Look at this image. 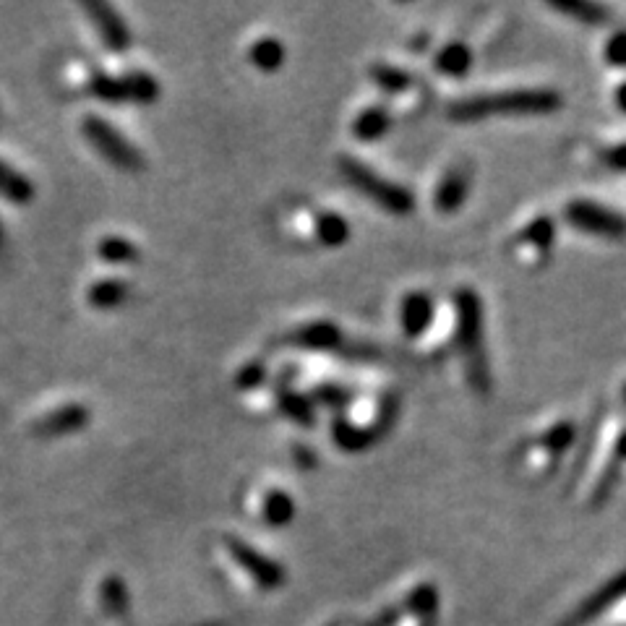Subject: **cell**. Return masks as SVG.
Returning <instances> with one entry per match:
<instances>
[{
  "instance_id": "cell-1",
  "label": "cell",
  "mask_w": 626,
  "mask_h": 626,
  "mask_svg": "<svg viewBox=\"0 0 626 626\" xmlns=\"http://www.w3.org/2000/svg\"><path fill=\"white\" fill-rule=\"evenodd\" d=\"M452 342L460 353L465 368L467 387L486 397L491 392V366L486 353V319H483V300L473 287H457L452 295Z\"/></svg>"
},
{
  "instance_id": "cell-2",
  "label": "cell",
  "mask_w": 626,
  "mask_h": 626,
  "mask_svg": "<svg viewBox=\"0 0 626 626\" xmlns=\"http://www.w3.org/2000/svg\"><path fill=\"white\" fill-rule=\"evenodd\" d=\"M564 100L556 89H507V92L473 94L449 105L447 115L454 123L499 118V115H551L559 113Z\"/></svg>"
},
{
  "instance_id": "cell-3",
  "label": "cell",
  "mask_w": 626,
  "mask_h": 626,
  "mask_svg": "<svg viewBox=\"0 0 626 626\" xmlns=\"http://www.w3.org/2000/svg\"><path fill=\"white\" fill-rule=\"evenodd\" d=\"M397 413H400V402L394 397L350 402V407L337 418L332 428L337 447L345 452H363V449L373 447L392 428Z\"/></svg>"
},
{
  "instance_id": "cell-4",
  "label": "cell",
  "mask_w": 626,
  "mask_h": 626,
  "mask_svg": "<svg viewBox=\"0 0 626 626\" xmlns=\"http://www.w3.org/2000/svg\"><path fill=\"white\" fill-rule=\"evenodd\" d=\"M340 173L358 194L366 196L368 201H373L376 207H381L387 214H394V217L413 214L415 196L400 183H394V180L371 170L366 162L355 160V157H340Z\"/></svg>"
},
{
  "instance_id": "cell-5",
  "label": "cell",
  "mask_w": 626,
  "mask_h": 626,
  "mask_svg": "<svg viewBox=\"0 0 626 626\" xmlns=\"http://www.w3.org/2000/svg\"><path fill=\"white\" fill-rule=\"evenodd\" d=\"M574 439H577V428L572 420H556L546 431H540L538 436L522 444L517 452V462H520L522 473L530 478H548L556 473V467L561 465V457L572 449Z\"/></svg>"
},
{
  "instance_id": "cell-6",
  "label": "cell",
  "mask_w": 626,
  "mask_h": 626,
  "mask_svg": "<svg viewBox=\"0 0 626 626\" xmlns=\"http://www.w3.org/2000/svg\"><path fill=\"white\" fill-rule=\"evenodd\" d=\"M553 243H556V225H553L551 217L538 214L530 222H525L509 240V256L520 267L540 269L546 267L548 259H551Z\"/></svg>"
},
{
  "instance_id": "cell-7",
  "label": "cell",
  "mask_w": 626,
  "mask_h": 626,
  "mask_svg": "<svg viewBox=\"0 0 626 626\" xmlns=\"http://www.w3.org/2000/svg\"><path fill=\"white\" fill-rule=\"evenodd\" d=\"M564 220L577 230V233L593 235L603 240L626 238V217L613 212L611 207H603L598 201L574 199L564 207Z\"/></svg>"
},
{
  "instance_id": "cell-8",
  "label": "cell",
  "mask_w": 626,
  "mask_h": 626,
  "mask_svg": "<svg viewBox=\"0 0 626 626\" xmlns=\"http://www.w3.org/2000/svg\"><path fill=\"white\" fill-rule=\"evenodd\" d=\"M84 134H87V139L92 141L94 149L105 157V160L113 162L115 167H120V170H128V173H136V170H141V154L136 152L131 144H128L123 136L115 131L107 120L102 118H87L84 120Z\"/></svg>"
},
{
  "instance_id": "cell-9",
  "label": "cell",
  "mask_w": 626,
  "mask_h": 626,
  "mask_svg": "<svg viewBox=\"0 0 626 626\" xmlns=\"http://www.w3.org/2000/svg\"><path fill=\"white\" fill-rule=\"evenodd\" d=\"M227 551L233 553V559L238 561V567L246 574H251L256 585L264 587V590H277V587L285 582V572L280 569V564L267 559V556L256 551V548L246 546L243 540L238 538L227 540Z\"/></svg>"
},
{
  "instance_id": "cell-10",
  "label": "cell",
  "mask_w": 626,
  "mask_h": 626,
  "mask_svg": "<svg viewBox=\"0 0 626 626\" xmlns=\"http://www.w3.org/2000/svg\"><path fill=\"white\" fill-rule=\"evenodd\" d=\"M433 319H436V303L426 290H413L400 300L397 321H400V329L407 340H423V334L431 329Z\"/></svg>"
},
{
  "instance_id": "cell-11",
  "label": "cell",
  "mask_w": 626,
  "mask_h": 626,
  "mask_svg": "<svg viewBox=\"0 0 626 626\" xmlns=\"http://www.w3.org/2000/svg\"><path fill=\"white\" fill-rule=\"evenodd\" d=\"M470 183H473V170L467 165H452L447 173L441 175L436 188H433V209L439 214L460 212L462 204L470 194Z\"/></svg>"
},
{
  "instance_id": "cell-12",
  "label": "cell",
  "mask_w": 626,
  "mask_h": 626,
  "mask_svg": "<svg viewBox=\"0 0 626 626\" xmlns=\"http://www.w3.org/2000/svg\"><path fill=\"white\" fill-rule=\"evenodd\" d=\"M621 598H626V572L616 574V577L608 580L606 585L600 587V590H595V593L590 595V598H587L585 603H582V606L577 608V611H574L561 626L590 624V621H595L598 616H603L608 608H613V603H619Z\"/></svg>"
},
{
  "instance_id": "cell-13",
  "label": "cell",
  "mask_w": 626,
  "mask_h": 626,
  "mask_svg": "<svg viewBox=\"0 0 626 626\" xmlns=\"http://www.w3.org/2000/svg\"><path fill=\"white\" fill-rule=\"evenodd\" d=\"M290 345H298L303 350H319V353H332L345 347V334L332 321H311L306 327L295 329L287 337Z\"/></svg>"
},
{
  "instance_id": "cell-14",
  "label": "cell",
  "mask_w": 626,
  "mask_h": 626,
  "mask_svg": "<svg viewBox=\"0 0 626 626\" xmlns=\"http://www.w3.org/2000/svg\"><path fill=\"white\" fill-rule=\"evenodd\" d=\"M84 8H87L89 19H92V24L97 27V32H100L102 42H105L110 50L120 53V50H126V47L131 45V34H128L126 24L118 19V14H115L113 8L107 6V3L87 0Z\"/></svg>"
},
{
  "instance_id": "cell-15",
  "label": "cell",
  "mask_w": 626,
  "mask_h": 626,
  "mask_svg": "<svg viewBox=\"0 0 626 626\" xmlns=\"http://www.w3.org/2000/svg\"><path fill=\"white\" fill-rule=\"evenodd\" d=\"M308 220V235H311L316 243L321 246H329V248H337L342 243H347L350 238V225L342 214H334V212H313L306 217Z\"/></svg>"
},
{
  "instance_id": "cell-16",
  "label": "cell",
  "mask_w": 626,
  "mask_h": 626,
  "mask_svg": "<svg viewBox=\"0 0 626 626\" xmlns=\"http://www.w3.org/2000/svg\"><path fill=\"white\" fill-rule=\"evenodd\" d=\"M433 68H436L441 76L462 79V76H467V71L473 68V50H470V45L462 40L447 42V45L439 47V53L433 55Z\"/></svg>"
},
{
  "instance_id": "cell-17",
  "label": "cell",
  "mask_w": 626,
  "mask_h": 626,
  "mask_svg": "<svg viewBox=\"0 0 626 626\" xmlns=\"http://www.w3.org/2000/svg\"><path fill=\"white\" fill-rule=\"evenodd\" d=\"M392 120V110L387 105H371L355 115L350 131H353V136L358 141H376L389 134Z\"/></svg>"
},
{
  "instance_id": "cell-18",
  "label": "cell",
  "mask_w": 626,
  "mask_h": 626,
  "mask_svg": "<svg viewBox=\"0 0 626 626\" xmlns=\"http://www.w3.org/2000/svg\"><path fill=\"white\" fill-rule=\"evenodd\" d=\"M87 420H89L87 407L66 405V407H58L55 413L45 415L42 420H37L34 433H40V436H60V433L76 431V428L87 426Z\"/></svg>"
},
{
  "instance_id": "cell-19",
  "label": "cell",
  "mask_w": 626,
  "mask_h": 626,
  "mask_svg": "<svg viewBox=\"0 0 626 626\" xmlns=\"http://www.w3.org/2000/svg\"><path fill=\"white\" fill-rule=\"evenodd\" d=\"M368 76H371V81L381 89V92L394 97V100L415 87V79L407 74L405 68L389 66V63H373V66L368 68Z\"/></svg>"
},
{
  "instance_id": "cell-20",
  "label": "cell",
  "mask_w": 626,
  "mask_h": 626,
  "mask_svg": "<svg viewBox=\"0 0 626 626\" xmlns=\"http://www.w3.org/2000/svg\"><path fill=\"white\" fill-rule=\"evenodd\" d=\"M261 517H264L267 525L274 527L287 525V522L295 517L293 499H290L287 493L277 491V488H274V491H267L261 496Z\"/></svg>"
},
{
  "instance_id": "cell-21",
  "label": "cell",
  "mask_w": 626,
  "mask_h": 626,
  "mask_svg": "<svg viewBox=\"0 0 626 626\" xmlns=\"http://www.w3.org/2000/svg\"><path fill=\"white\" fill-rule=\"evenodd\" d=\"M553 11H559L564 16H572L574 21L587 24V27H598L608 19V11L598 3H585V0H559V3H548Z\"/></svg>"
},
{
  "instance_id": "cell-22",
  "label": "cell",
  "mask_w": 626,
  "mask_h": 626,
  "mask_svg": "<svg viewBox=\"0 0 626 626\" xmlns=\"http://www.w3.org/2000/svg\"><path fill=\"white\" fill-rule=\"evenodd\" d=\"M405 611L418 616L423 624H431L436 619V613H439V590L433 585H418L413 593L407 595Z\"/></svg>"
},
{
  "instance_id": "cell-23",
  "label": "cell",
  "mask_w": 626,
  "mask_h": 626,
  "mask_svg": "<svg viewBox=\"0 0 626 626\" xmlns=\"http://www.w3.org/2000/svg\"><path fill=\"white\" fill-rule=\"evenodd\" d=\"M248 58L254 60V66L261 68V71H277L282 66V60H285V47L274 37H264V40H259L248 50Z\"/></svg>"
},
{
  "instance_id": "cell-24",
  "label": "cell",
  "mask_w": 626,
  "mask_h": 626,
  "mask_svg": "<svg viewBox=\"0 0 626 626\" xmlns=\"http://www.w3.org/2000/svg\"><path fill=\"white\" fill-rule=\"evenodd\" d=\"M0 194L11 201H29L32 199V183L0 162Z\"/></svg>"
},
{
  "instance_id": "cell-25",
  "label": "cell",
  "mask_w": 626,
  "mask_h": 626,
  "mask_svg": "<svg viewBox=\"0 0 626 626\" xmlns=\"http://www.w3.org/2000/svg\"><path fill=\"white\" fill-rule=\"evenodd\" d=\"M280 407L282 413L290 420L300 423V426H311L313 423V402L311 397H300V394L293 392H282L280 394Z\"/></svg>"
},
{
  "instance_id": "cell-26",
  "label": "cell",
  "mask_w": 626,
  "mask_h": 626,
  "mask_svg": "<svg viewBox=\"0 0 626 626\" xmlns=\"http://www.w3.org/2000/svg\"><path fill=\"white\" fill-rule=\"evenodd\" d=\"M126 84V97L136 102H152L157 97V81L149 74H128L123 79Z\"/></svg>"
},
{
  "instance_id": "cell-27",
  "label": "cell",
  "mask_w": 626,
  "mask_h": 626,
  "mask_svg": "<svg viewBox=\"0 0 626 626\" xmlns=\"http://www.w3.org/2000/svg\"><path fill=\"white\" fill-rule=\"evenodd\" d=\"M123 295H126V287L115 280H102L89 290V300H92V306L97 308L115 306V303L123 300Z\"/></svg>"
},
{
  "instance_id": "cell-28",
  "label": "cell",
  "mask_w": 626,
  "mask_h": 626,
  "mask_svg": "<svg viewBox=\"0 0 626 626\" xmlns=\"http://www.w3.org/2000/svg\"><path fill=\"white\" fill-rule=\"evenodd\" d=\"M603 60L613 68H626V29L608 34L603 42Z\"/></svg>"
},
{
  "instance_id": "cell-29",
  "label": "cell",
  "mask_w": 626,
  "mask_h": 626,
  "mask_svg": "<svg viewBox=\"0 0 626 626\" xmlns=\"http://www.w3.org/2000/svg\"><path fill=\"white\" fill-rule=\"evenodd\" d=\"M426 105H428L426 89L420 87V84H415L410 92L397 97V113H400L402 118H418V115L426 110Z\"/></svg>"
},
{
  "instance_id": "cell-30",
  "label": "cell",
  "mask_w": 626,
  "mask_h": 626,
  "mask_svg": "<svg viewBox=\"0 0 626 626\" xmlns=\"http://www.w3.org/2000/svg\"><path fill=\"white\" fill-rule=\"evenodd\" d=\"M100 256L105 261H115V264H123V261L136 259V248L123 238H105L100 243Z\"/></svg>"
},
{
  "instance_id": "cell-31",
  "label": "cell",
  "mask_w": 626,
  "mask_h": 626,
  "mask_svg": "<svg viewBox=\"0 0 626 626\" xmlns=\"http://www.w3.org/2000/svg\"><path fill=\"white\" fill-rule=\"evenodd\" d=\"M595 160H598L603 167H608V170H613V173H626V141L598 147Z\"/></svg>"
},
{
  "instance_id": "cell-32",
  "label": "cell",
  "mask_w": 626,
  "mask_h": 626,
  "mask_svg": "<svg viewBox=\"0 0 626 626\" xmlns=\"http://www.w3.org/2000/svg\"><path fill=\"white\" fill-rule=\"evenodd\" d=\"M102 598H105V606L115 613H123L128 608V595L118 580L105 582V587H102Z\"/></svg>"
},
{
  "instance_id": "cell-33",
  "label": "cell",
  "mask_w": 626,
  "mask_h": 626,
  "mask_svg": "<svg viewBox=\"0 0 626 626\" xmlns=\"http://www.w3.org/2000/svg\"><path fill=\"white\" fill-rule=\"evenodd\" d=\"M613 100H616V107H619L621 113L626 115V79L621 81L619 87H616V92H613Z\"/></svg>"
},
{
  "instance_id": "cell-34",
  "label": "cell",
  "mask_w": 626,
  "mask_h": 626,
  "mask_svg": "<svg viewBox=\"0 0 626 626\" xmlns=\"http://www.w3.org/2000/svg\"><path fill=\"white\" fill-rule=\"evenodd\" d=\"M621 400L626 402V381H624V384H621Z\"/></svg>"
}]
</instances>
